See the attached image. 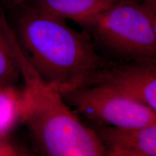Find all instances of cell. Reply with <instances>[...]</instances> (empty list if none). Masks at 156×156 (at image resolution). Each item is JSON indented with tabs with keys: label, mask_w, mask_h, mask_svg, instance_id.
Wrapping results in <instances>:
<instances>
[{
	"label": "cell",
	"mask_w": 156,
	"mask_h": 156,
	"mask_svg": "<svg viewBox=\"0 0 156 156\" xmlns=\"http://www.w3.org/2000/svg\"><path fill=\"white\" fill-rule=\"evenodd\" d=\"M20 81L23 76L19 62L0 27V87L18 86Z\"/></svg>",
	"instance_id": "cell-8"
},
{
	"label": "cell",
	"mask_w": 156,
	"mask_h": 156,
	"mask_svg": "<svg viewBox=\"0 0 156 156\" xmlns=\"http://www.w3.org/2000/svg\"><path fill=\"white\" fill-rule=\"evenodd\" d=\"M108 156H147L139 153H127V152L116 151H106Z\"/></svg>",
	"instance_id": "cell-11"
},
{
	"label": "cell",
	"mask_w": 156,
	"mask_h": 156,
	"mask_svg": "<svg viewBox=\"0 0 156 156\" xmlns=\"http://www.w3.org/2000/svg\"><path fill=\"white\" fill-rule=\"evenodd\" d=\"M86 124L95 132L106 151L156 156V123L132 127Z\"/></svg>",
	"instance_id": "cell-6"
},
{
	"label": "cell",
	"mask_w": 156,
	"mask_h": 156,
	"mask_svg": "<svg viewBox=\"0 0 156 156\" xmlns=\"http://www.w3.org/2000/svg\"><path fill=\"white\" fill-rule=\"evenodd\" d=\"M89 84L112 87L156 112V61H112Z\"/></svg>",
	"instance_id": "cell-5"
},
{
	"label": "cell",
	"mask_w": 156,
	"mask_h": 156,
	"mask_svg": "<svg viewBox=\"0 0 156 156\" xmlns=\"http://www.w3.org/2000/svg\"><path fill=\"white\" fill-rule=\"evenodd\" d=\"M10 23L34 73L58 93L90 83L112 61L98 51L84 30L25 2L10 9Z\"/></svg>",
	"instance_id": "cell-1"
},
{
	"label": "cell",
	"mask_w": 156,
	"mask_h": 156,
	"mask_svg": "<svg viewBox=\"0 0 156 156\" xmlns=\"http://www.w3.org/2000/svg\"><path fill=\"white\" fill-rule=\"evenodd\" d=\"M121 0H30L41 10L76 23L98 14Z\"/></svg>",
	"instance_id": "cell-7"
},
{
	"label": "cell",
	"mask_w": 156,
	"mask_h": 156,
	"mask_svg": "<svg viewBox=\"0 0 156 156\" xmlns=\"http://www.w3.org/2000/svg\"><path fill=\"white\" fill-rule=\"evenodd\" d=\"M18 62L28 95L23 123L39 155L108 156L92 129L36 75L24 54H20Z\"/></svg>",
	"instance_id": "cell-2"
},
{
	"label": "cell",
	"mask_w": 156,
	"mask_h": 156,
	"mask_svg": "<svg viewBox=\"0 0 156 156\" xmlns=\"http://www.w3.org/2000/svg\"><path fill=\"white\" fill-rule=\"evenodd\" d=\"M59 93L87 122L119 127L156 123L155 111L106 85L89 84Z\"/></svg>",
	"instance_id": "cell-4"
},
{
	"label": "cell",
	"mask_w": 156,
	"mask_h": 156,
	"mask_svg": "<svg viewBox=\"0 0 156 156\" xmlns=\"http://www.w3.org/2000/svg\"><path fill=\"white\" fill-rule=\"evenodd\" d=\"M146 10L151 14L156 15V0H137Z\"/></svg>",
	"instance_id": "cell-10"
},
{
	"label": "cell",
	"mask_w": 156,
	"mask_h": 156,
	"mask_svg": "<svg viewBox=\"0 0 156 156\" xmlns=\"http://www.w3.org/2000/svg\"><path fill=\"white\" fill-rule=\"evenodd\" d=\"M30 0H0V6L3 9H12Z\"/></svg>",
	"instance_id": "cell-9"
},
{
	"label": "cell",
	"mask_w": 156,
	"mask_h": 156,
	"mask_svg": "<svg viewBox=\"0 0 156 156\" xmlns=\"http://www.w3.org/2000/svg\"><path fill=\"white\" fill-rule=\"evenodd\" d=\"M77 24L110 61H156V15L137 0H121Z\"/></svg>",
	"instance_id": "cell-3"
}]
</instances>
